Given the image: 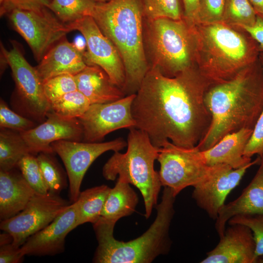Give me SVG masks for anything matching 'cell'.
Here are the masks:
<instances>
[{"label": "cell", "mask_w": 263, "mask_h": 263, "mask_svg": "<svg viewBox=\"0 0 263 263\" xmlns=\"http://www.w3.org/2000/svg\"><path fill=\"white\" fill-rule=\"evenodd\" d=\"M225 0H199L197 23L222 22Z\"/></svg>", "instance_id": "d590c367"}, {"label": "cell", "mask_w": 263, "mask_h": 263, "mask_svg": "<svg viewBox=\"0 0 263 263\" xmlns=\"http://www.w3.org/2000/svg\"><path fill=\"white\" fill-rule=\"evenodd\" d=\"M59 194L36 192L24 208L18 214L0 221V228L10 233L12 244L20 247L27 239L42 229L71 204Z\"/></svg>", "instance_id": "30bf717a"}, {"label": "cell", "mask_w": 263, "mask_h": 263, "mask_svg": "<svg viewBox=\"0 0 263 263\" xmlns=\"http://www.w3.org/2000/svg\"><path fill=\"white\" fill-rule=\"evenodd\" d=\"M247 32L258 43L260 52H263V20L257 16L254 25L250 26L238 27Z\"/></svg>", "instance_id": "ab89813d"}, {"label": "cell", "mask_w": 263, "mask_h": 263, "mask_svg": "<svg viewBox=\"0 0 263 263\" xmlns=\"http://www.w3.org/2000/svg\"><path fill=\"white\" fill-rule=\"evenodd\" d=\"M35 125L32 120L12 111L3 100H0V128L13 130L20 132L29 130L35 127Z\"/></svg>", "instance_id": "e575fe53"}, {"label": "cell", "mask_w": 263, "mask_h": 263, "mask_svg": "<svg viewBox=\"0 0 263 263\" xmlns=\"http://www.w3.org/2000/svg\"><path fill=\"white\" fill-rule=\"evenodd\" d=\"M109 0H96L97 2H105L108 1Z\"/></svg>", "instance_id": "bcb514c9"}, {"label": "cell", "mask_w": 263, "mask_h": 263, "mask_svg": "<svg viewBox=\"0 0 263 263\" xmlns=\"http://www.w3.org/2000/svg\"><path fill=\"white\" fill-rule=\"evenodd\" d=\"M143 43L149 67L165 76L197 67L193 30L184 18H144Z\"/></svg>", "instance_id": "8992f818"}, {"label": "cell", "mask_w": 263, "mask_h": 263, "mask_svg": "<svg viewBox=\"0 0 263 263\" xmlns=\"http://www.w3.org/2000/svg\"><path fill=\"white\" fill-rule=\"evenodd\" d=\"M135 94L111 102L91 104L85 113L77 118L82 127L83 140L96 142L117 130L135 128L131 111Z\"/></svg>", "instance_id": "5bb4252c"}, {"label": "cell", "mask_w": 263, "mask_h": 263, "mask_svg": "<svg viewBox=\"0 0 263 263\" xmlns=\"http://www.w3.org/2000/svg\"><path fill=\"white\" fill-rule=\"evenodd\" d=\"M68 25L72 31L80 32L86 40V51L84 56L87 65H96L101 67L113 83L123 91L126 73L122 58L115 47L103 34L93 18L86 16Z\"/></svg>", "instance_id": "4fadbf2b"}, {"label": "cell", "mask_w": 263, "mask_h": 263, "mask_svg": "<svg viewBox=\"0 0 263 263\" xmlns=\"http://www.w3.org/2000/svg\"><path fill=\"white\" fill-rule=\"evenodd\" d=\"M257 15L248 0H225L222 22L235 27L250 26Z\"/></svg>", "instance_id": "f1b7e54d"}, {"label": "cell", "mask_w": 263, "mask_h": 263, "mask_svg": "<svg viewBox=\"0 0 263 263\" xmlns=\"http://www.w3.org/2000/svg\"><path fill=\"white\" fill-rule=\"evenodd\" d=\"M252 132L253 129H242L230 133L211 148L201 151L207 165L225 164L236 169L250 164L251 158L245 157L244 154Z\"/></svg>", "instance_id": "44dd1931"}, {"label": "cell", "mask_w": 263, "mask_h": 263, "mask_svg": "<svg viewBox=\"0 0 263 263\" xmlns=\"http://www.w3.org/2000/svg\"><path fill=\"white\" fill-rule=\"evenodd\" d=\"M110 189L108 186L102 185L80 192L74 202L76 208V227L86 223L93 224L98 220Z\"/></svg>", "instance_id": "d4e9b609"}, {"label": "cell", "mask_w": 263, "mask_h": 263, "mask_svg": "<svg viewBox=\"0 0 263 263\" xmlns=\"http://www.w3.org/2000/svg\"><path fill=\"white\" fill-rule=\"evenodd\" d=\"M256 244L249 227L242 224L230 225L201 263H255Z\"/></svg>", "instance_id": "ac0fdd59"}, {"label": "cell", "mask_w": 263, "mask_h": 263, "mask_svg": "<svg viewBox=\"0 0 263 263\" xmlns=\"http://www.w3.org/2000/svg\"><path fill=\"white\" fill-rule=\"evenodd\" d=\"M24 256L20 247L15 246L12 243L0 246V263H21Z\"/></svg>", "instance_id": "f35d334b"}, {"label": "cell", "mask_w": 263, "mask_h": 263, "mask_svg": "<svg viewBox=\"0 0 263 263\" xmlns=\"http://www.w3.org/2000/svg\"><path fill=\"white\" fill-rule=\"evenodd\" d=\"M13 169H0V221L19 213L36 193L21 173Z\"/></svg>", "instance_id": "7402d4cb"}, {"label": "cell", "mask_w": 263, "mask_h": 263, "mask_svg": "<svg viewBox=\"0 0 263 263\" xmlns=\"http://www.w3.org/2000/svg\"><path fill=\"white\" fill-rule=\"evenodd\" d=\"M138 202L137 195L130 184L118 178L111 188L99 219L115 225L120 218L132 214Z\"/></svg>", "instance_id": "cb8c5ba5"}, {"label": "cell", "mask_w": 263, "mask_h": 263, "mask_svg": "<svg viewBox=\"0 0 263 263\" xmlns=\"http://www.w3.org/2000/svg\"><path fill=\"white\" fill-rule=\"evenodd\" d=\"M252 5L257 16L263 20V0H248Z\"/></svg>", "instance_id": "b9f144b4"}, {"label": "cell", "mask_w": 263, "mask_h": 263, "mask_svg": "<svg viewBox=\"0 0 263 263\" xmlns=\"http://www.w3.org/2000/svg\"><path fill=\"white\" fill-rule=\"evenodd\" d=\"M175 197L169 188L165 187L161 201L156 207L155 221L141 236L130 241L114 238V225L99 219L93 224L98 242L93 262L150 263L159 255L167 253L171 245L169 232L174 213Z\"/></svg>", "instance_id": "5b68a950"}, {"label": "cell", "mask_w": 263, "mask_h": 263, "mask_svg": "<svg viewBox=\"0 0 263 263\" xmlns=\"http://www.w3.org/2000/svg\"><path fill=\"white\" fill-rule=\"evenodd\" d=\"M50 154L40 152L37 160L48 192L59 194L66 187V180Z\"/></svg>", "instance_id": "4dcf8cb0"}, {"label": "cell", "mask_w": 263, "mask_h": 263, "mask_svg": "<svg viewBox=\"0 0 263 263\" xmlns=\"http://www.w3.org/2000/svg\"><path fill=\"white\" fill-rule=\"evenodd\" d=\"M255 263H263V255L258 257L256 259Z\"/></svg>", "instance_id": "f6af8a7d"}, {"label": "cell", "mask_w": 263, "mask_h": 263, "mask_svg": "<svg viewBox=\"0 0 263 263\" xmlns=\"http://www.w3.org/2000/svg\"><path fill=\"white\" fill-rule=\"evenodd\" d=\"M18 167L25 180L36 192L40 194L48 192L37 157L33 154L25 156L19 162Z\"/></svg>", "instance_id": "1f68e13d"}, {"label": "cell", "mask_w": 263, "mask_h": 263, "mask_svg": "<svg viewBox=\"0 0 263 263\" xmlns=\"http://www.w3.org/2000/svg\"><path fill=\"white\" fill-rule=\"evenodd\" d=\"M46 98L51 104L65 94L77 90L74 75L65 74L51 77L43 82Z\"/></svg>", "instance_id": "d6a6232c"}, {"label": "cell", "mask_w": 263, "mask_h": 263, "mask_svg": "<svg viewBox=\"0 0 263 263\" xmlns=\"http://www.w3.org/2000/svg\"><path fill=\"white\" fill-rule=\"evenodd\" d=\"M46 120L39 125L20 132L32 154L54 152L52 143L65 140L80 141L83 129L77 118L66 119L50 111Z\"/></svg>", "instance_id": "e0dca14e"}, {"label": "cell", "mask_w": 263, "mask_h": 263, "mask_svg": "<svg viewBox=\"0 0 263 263\" xmlns=\"http://www.w3.org/2000/svg\"><path fill=\"white\" fill-rule=\"evenodd\" d=\"M91 104L89 100L77 90L52 102L51 111L64 118H78L85 113Z\"/></svg>", "instance_id": "83f0119b"}, {"label": "cell", "mask_w": 263, "mask_h": 263, "mask_svg": "<svg viewBox=\"0 0 263 263\" xmlns=\"http://www.w3.org/2000/svg\"><path fill=\"white\" fill-rule=\"evenodd\" d=\"M211 84L197 67L173 77L149 68L132 104L135 128L159 148L167 140L180 147L196 146L211 122L205 102Z\"/></svg>", "instance_id": "6da1fadb"}, {"label": "cell", "mask_w": 263, "mask_h": 263, "mask_svg": "<svg viewBox=\"0 0 263 263\" xmlns=\"http://www.w3.org/2000/svg\"><path fill=\"white\" fill-rule=\"evenodd\" d=\"M90 16L122 58L126 73L124 94H135L149 68L144 47L141 0L97 2Z\"/></svg>", "instance_id": "277c9868"}, {"label": "cell", "mask_w": 263, "mask_h": 263, "mask_svg": "<svg viewBox=\"0 0 263 263\" xmlns=\"http://www.w3.org/2000/svg\"><path fill=\"white\" fill-rule=\"evenodd\" d=\"M191 26L196 66L211 84L232 79L259 59L258 43L241 28L223 22Z\"/></svg>", "instance_id": "3957f363"}, {"label": "cell", "mask_w": 263, "mask_h": 263, "mask_svg": "<svg viewBox=\"0 0 263 263\" xmlns=\"http://www.w3.org/2000/svg\"><path fill=\"white\" fill-rule=\"evenodd\" d=\"M87 65L83 53L64 38L46 53L35 68L43 82L62 74L75 75Z\"/></svg>", "instance_id": "ffe728a7"}, {"label": "cell", "mask_w": 263, "mask_h": 263, "mask_svg": "<svg viewBox=\"0 0 263 263\" xmlns=\"http://www.w3.org/2000/svg\"><path fill=\"white\" fill-rule=\"evenodd\" d=\"M260 162L259 157L250 164L236 169L225 164L213 166L208 177L194 187L192 198L199 207L216 220L228 194L239 185L246 170Z\"/></svg>", "instance_id": "9a60e30c"}, {"label": "cell", "mask_w": 263, "mask_h": 263, "mask_svg": "<svg viewBox=\"0 0 263 263\" xmlns=\"http://www.w3.org/2000/svg\"><path fill=\"white\" fill-rule=\"evenodd\" d=\"M51 0H0V16L15 9L38 11L48 8Z\"/></svg>", "instance_id": "8d00e7d4"}, {"label": "cell", "mask_w": 263, "mask_h": 263, "mask_svg": "<svg viewBox=\"0 0 263 263\" xmlns=\"http://www.w3.org/2000/svg\"><path fill=\"white\" fill-rule=\"evenodd\" d=\"M10 50L1 44L0 50L12 70L20 105L30 117L42 121L51 111V104L44 94L43 82L36 68L24 57L17 43L13 41Z\"/></svg>", "instance_id": "8fae6325"}, {"label": "cell", "mask_w": 263, "mask_h": 263, "mask_svg": "<svg viewBox=\"0 0 263 263\" xmlns=\"http://www.w3.org/2000/svg\"><path fill=\"white\" fill-rule=\"evenodd\" d=\"M96 0H51L48 8L65 24L91 16Z\"/></svg>", "instance_id": "4316f807"}, {"label": "cell", "mask_w": 263, "mask_h": 263, "mask_svg": "<svg viewBox=\"0 0 263 263\" xmlns=\"http://www.w3.org/2000/svg\"><path fill=\"white\" fill-rule=\"evenodd\" d=\"M8 16L14 29L26 41L38 62L72 31L48 8L38 11L15 9Z\"/></svg>", "instance_id": "9c48e42d"}, {"label": "cell", "mask_w": 263, "mask_h": 263, "mask_svg": "<svg viewBox=\"0 0 263 263\" xmlns=\"http://www.w3.org/2000/svg\"><path fill=\"white\" fill-rule=\"evenodd\" d=\"M77 89L91 104L106 103L120 99L125 94L111 80L106 72L96 65H88L74 75Z\"/></svg>", "instance_id": "603a6c76"}, {"label": "cell", "mask_w": 263, "mask_h": 263, "mask_svg": "<svg viewBox=\"0 0 263 263\" xmlns=\"http://www.w3.org/2000/svg\"><path fill=\"white\" fill-rule=\"evenodd\" d=\"M32 154L20 133L0 128V169H14L25 156Z\"/></svg>", "instance_id": "484cf974"}, {"label": "cell", "mask_w": 263, "mask_h": 263, "mask_svg": "<svg viewBox=\"0 0 263 263\" xmlns=\"http://www.w3.org/2000/svg\"><path fill=\"white\" fill-rule=\"evenodd\" d=\"M157 160L162 186L169 188L175 196L184 188L204 181L213 168L207 165L196 146L180 147L169 140L159 148Z\"/></svg>", "instance_id": "ba28073f"}, {"label": "cell", "mask_w": 263, "mask_h": 263, "mask_svg": "<svg viewBox=\"0 0 263 263\" xmlns=\"http://www.w3.org/2000/svg\"><path fill=\"white\" fill-rule=\"evenodd\" d=\"M184 6V18L190 25L198 22L199 0H182Z\"/></svg>", "instance_id": "60d3db41"}, {"label": "cell", "mask_w": 263, "mask_h": 263, "mask_svg": "<svg viewBox=\"0 0 263 263\" xmlns=\"http://www.w3.org/2000/svg\"><path fill=\"white\" fill-rule=\"evenodd\" d=\"M127 146V142L122 138L103 143L62 140L52 143L54 152L60 157L65 167L72 203L78 199L84 176L93 162L106 151H118Z\"/></svg>", "instance_id": "7c38bea8"}, {"label": "cell", "mask_w": 263, "mask_h": 263, "mask_svg": "<svg viewBox=\"0 0 263 263\" xmlns=\"http://www.w3.org/2000/svg\"><path fill=\"white\" fill-rule=\"evenodd\" d=\"M255 154L259 156L263 155V108L253 129L244 155L251 158Z\"/></svg>", "instance_id": "74e56055"}, {"label": "cell", "mask_w": 263, "mask_h": 263, "mask_svg": "<svg viewBox=\"0 0 263 263\" xmlns=\"http://www.w3.org/2000/svg\"><path fill=\"white\" fill-rule=\"evenodd\" d=\"M141 2L146 19L165 18L179 20L184 18L182 0H141Z\"/></svg>", "instance_id": "f546056e"}, {"label": "cell", "mask_w": 263, "mask_h": 263, "mask_svg": "<svg viewBox=\"0 0 263 263\" xmlns=\"http://www.w3.org/2000/svg\"><path fill=\"white\" fill-rule=\"evenodd\" d=\"M259 61L263 69V52H260L259 56Z\"/></svg>", "instance_id": "ee69618b"}, {"label": "cell", "mask_w": 263, "mask_h": 263, "mask_svg": "<svg viewBox=\"0 0 263 263\" xmlns=\"http://www.w3.org/2000/svg\"><path fill=\"white\" fill-rule=\"evenodd\" d=\"M254 177L235 200L220 209L215 227L220 238L225 230V224L232 217L243 214H263V155Z\"/></svg>", "instance_id": "d6986e66"}, {"label": "cell", "mask_w": 263, "mask_h": 263, "mask_svg": "<svg viewBox=\"0 0 263 263\" xmlns=\"http://www.w3.org/2000/svg\"><path fill=\"white\" fill-rule=\"evenodd\" d=\"M76 208L72 203L49 225L29 237L20 247L23 256H54L64 251L67 234L76 227Z\"/></svg>", "instance_id": "2e32d148"}, {"label": "cell", "mask_w": 263, "mask_h": 263, "mask_svg": "<svg viewBox=\"0 0 263 263\" xmlns=\"http://www.w3.org/2000/svg\"><path fill=\"white\" fill-rule=\"evenodd\" d=\"M127 146L125 153L114 151L104 165L102 174L106 180L112 181L118 176L136 187L143 197L145 216L148 219L157 205L162 186L159 172L154 168L159 148L151 143L146 132L136 128L130 129Z\"/></svg>", "instance_id": "52a82bcc"}, {"label": "cell", "mask_w": 263, "mask_h": 263, "mask_svg": "<svg viewBox=\"0 0 263 263\" xmlns=\"http://www.w3.org/2000/svg\"><path fill=\"white\" fill-rule=\"evenodd\" d=\"M227 223L229 225L239 224L249 227L255 242V261L258 257L263 255V214L237 215L231 218Z\"/></svg>", "instance_id": "836d02e7"}, {"label": "cell", "mask_w": 263, "mask_h": 263, "mask_svg": "<svg viewBox=\"0 0 263 263\" xmlns=\"http://www.w3.org/2000/svg\"><path fill=\"white\" fill-rule=\"evenodd\" d=\"M205 102L211 122L196 146L199 150L211 148L230 133L242 129H253L263 108V69L259 59L232 79L211 84Z\"/></svg>", "instance_id": "7a4b0ae2"}, {"label": "cell", "mask_w": 263, "mask_h": 263, "mask_svg": "<svg viewBox=\"0 0 263 263\" xmlns=\"http://www.w3.org/2000/svg\"><path fill=\"white\" fill-rule=\"evenodd\" d=\"M4 232L0 235V246L11 244L13 241L12 235L7 232Z\"/></svg>", "instance_id": "7bdbcfd3"}]
</instances>
